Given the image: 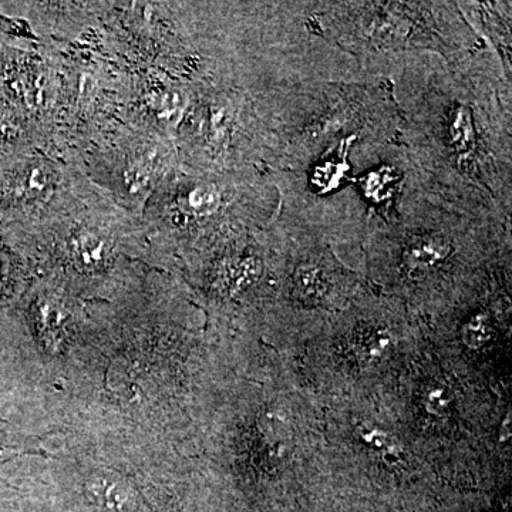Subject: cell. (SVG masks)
I'll list each match as a JSON object with an SVG mask.
<instances>
[{"instance_id":"obj_1","label":"cell","mask_w":512,"mask_h":512,"mask_svg":"<svg viewBox=\"0 0 512 512\" xmlns=\"http://www.w3.org/2000/svg\"><path fill=\"white\" fill-rule=\"evenodd\" d=\"M389 80L420 190L511 227L512 82L493 47L450 62L407 56Z\"/></svg>"},{"instance_id":"obj_4","label":"cell","mask_w":512,"mask_h":512,"mask_svg":"<svg viewBox=\"0 0 512 512\" xmlns=\"http://www.w3.org/2000/svg\"><path fill=\"white\" fill-rule=\"evenodd\" d=\"M457 5L474 32L493 47L505 77L512 82L511 2H457Z\"/></svg>"},{"instance_id":"obj_8","label":"cell","mask_w":512,"mask_h":512,"mask_svg":"<svg viewBox=\"0 0 512 512\" xmlns=\"http://www.w3.org/2000/svg\"><path fill=\"white\" fill-rule=\"evenodd\" d=\"M52 175L45 165H28L13 180L15 195L22 198H36L49 188Z\"/></svg>"},{"instance_id":"obj_5","label":"cell","mask_w":512,"mask_h":512,"mask_svg":"<svg viewBox=\"0 0 512 512\" xmlns=\"http://www.w3.org/2000/svg\"><path fill=\"white\" fill-rule=\"evenodd\" d=\"M94 503L111 512H127L133 507V488L123 477L110 471L94 474L89 483Z\"/></svg>"},{"instance_id":"obj_3","label":"cell","mask_w":512,"mask_h":512,"mask_svg":"<svg viewBox=\"0 0 512 512\" xmlns=\"http://www.w3.org/2000/svg\"><path fill=\"white\" fill-rule=\"evenodd\" d=\"M393 266L400 284L430 285L474 256L511 248V227L448 207L420 190L416 181L396 218L367 238Z\"/></svg>"},{"instance_id":"obj_12","label":"cell","mask_w":512,"mask_h":512,"mask_svg":"<svg viewBox=\"0 0 512 512\" xmlns=\"http://www.w3.org/2000/svg\"><path fill=\"white\" fill-rule=\"evenodd\" d=\"M450 404V399L446 396V393L437 390L429 394V400H427V410L431 413H441L444 409H447Z\"/></svg>"},{"instance_id":"obj_2","label":"cell","mask_w":512,"mask_h":512,"mask_svg":"<svg viewBox=\"0 0 512 512\" xmlns=\"http://www.w3.org/2000/svg\"><path fill=\"white\" fill-rule=\"evenodd\" d=\"M312 20L372 79H390L407 56L433 53L450 62L484 43L457 2H313Z\"/></svg>"},{"instance_id":"obj_7","label":"cell","mask_w":512,"mask_h":512,"mask_svg":"<svg viewBox=\"0 0 512 512\" xmlns=\"http://www.w3.org/2000/svg\"><path fill=\"white\" fill-rule=\"evenodd\" d=\"M224 207V188L212 181L194 185L187 194V208L191 215L200 220H211V218L218 217Z\"/></svg>"},{"instance_id":"obj_9","label":"cell","mask_w":512,"mask_h":512,"mask_svg":"<svg viewBox=\"0 0 512 512\" xmlns=\"http://www.w3.org/2000/svg\"><path fill=\"white\" fill-rule=\"evenodd\" d=\"M188 106L187 96L180 90H165L153 99V109L165 123L177 124Z\"/></svg>"},{"instance_id":"obj_13","label":"cell","mask_w":512,"mask_h":512,"mask_svg":"<svg viewBox=\"0 0 512 512\" xmlns=\"http://www.w3.org/2000/svg\"><path fill=\"white\" fill-rule=\"evenodd\" d=\"M16 453H18V448L10 446L8 441H6V433L2 429V423H0V460L15 456Z\"/></svg>"},{"instance_id":"obj_10","label":"cell","mask_w":512,"mask_h":512,"mask_svg":"<svg viewBox=\"0 0 512 512\" xmlns=\"http://www.w3.org/2000/svg\"><path fill=\"white\" fill-rule=\"evenodd\" d=\"M494 329L491 323L490 315L487 312H477L467 320L461 336H463L464 343L470 348H481L485 343L493 338Z\"/></svg>"},{"instance_id":"obj_11","label":"cell","mask_w":512,"mask_h":512,"mask_svg":"<svg viewBox=\"0 0 512 512\" xmlns=\"http://www.w3.org/2000/svg\"><path fill=\"white\" fill-rule=\"evenodd\" d=\"M19 124L15 114L0 104V140H12L18 136Z\"/></svg>"},{"instance_id":"obj_6","label":"cell","mask_w":512,"mask_h":512,"mask_svg":"<svg viewBox=\"0 0 512 512\" xmlns=\"http://www.w3.org/2000/svg\"><path fill=\"white\" fill-rule=\"evenodd\" d=\"M72 256L80 271L90 274L104 271L111 261L109 239L99 232L84 229L72 239Z\"/></svg>"}]
</instances>
